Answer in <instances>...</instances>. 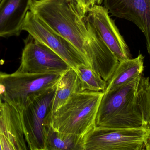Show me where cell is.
Returning a JSON list of instances; mask_svg holds the SVG:
<instances>
[{"mask_svg":"<svg viewBox=\"0 0 150 150\" xmlns=\"http://www.w3.org/2000/svg\"><path fill=\"white\" fill-rule=\"evenodd\" d=\"M143 75L119 89L104 92L95 127L130 129L150 126L144 115L138 97Z\"/></svg>","mask_w":150,"mask_h":150,"instance_id":"cell-1","label":"cell"},{"mask_svg":"<svg viewBox=\"0 0 150 150\" xmlns=\"http://www.w3.org/2000/svg\"><path fill=\"white\" fill-rule=\"evenodd\" d=\"M30 11L68 40L87 60L84 44L88 30L74 0H33Z\"/></svg>","mask_w":150,"mask_h":150,"instance_id":"cell-2","label":"cell"},{"mask_svg":"<svg viewBox=\"0 0 150 150\" xmlns=\"http://www.w3.org/2000/svg\"><path fill=\"white\" fill-rule=\"evenodd\" d=\"M103 92L78 90L51 114L50 125L59 132L85 136L95 127Z\"/></svg>","mask_w":150,"mask_h":150,"instance_id":"cell-3","label":"cell"},{"mask_svg":"<svg viewBox=\"0 0 150 150\" xmlns=\"http://www.w3.org/2000/svg\"><path fill=\"white\" fill-rule=\"evenodd\" d=\"M56 86L41 94L30 96L22 107L17 108L29 149L45 150L46 127L50 122Z\"/></svg>","mask_w":150,"mask_h":150,"instance_id":"cell-4","label":"cell"},{"mask_svg":"<svg viewBox=\"0 0 150 150\" xmlns=\"http://www.w3.org/2000/svg\"><path fill=\"white\" fill-rule=\"evenodd\" d=\"M62 74L23 73L18 70L7 74L0 71V93L3 101L19 108L30 96L41 94L56 86Z\"/></svg>","mask_w":150,"mask_h":150,"instance_id":"cell-5","label":"cell"},{"mask_svg":"<svg viewBox=\"0 0 150 150\" xmlns=\"http://www.w3.org/2000/svg\"><path fill=\"white\" fill-rule=\"evenodd\" d=\"M84 150H150V126L130 129L95 127L84 137Z\"/></svg>","mask_w":150,"mask_h":150,"instance_id":"cell-6","label":"cell"},{"mask_svg":"<svg viewBox=\"0 0 150 150\" xmlns=\"http://www.w3.org/2000/svg\"><path fill=\"white\" fill-rule=\"evenodd\" d=\"M22 31L51 48L72 68L76 70L83 64L89 67L86 59L68 40L54 31L30 11L26 13Z\"/></svg>","mask_w":150,"mask_h":150,"instance_id":"cell-7","label":"cell"},{"mask_svg":"<svg viewBox=\"0 0 150 150\" xmlns=\"http://www.w3.org/2000/svg\"><path fill=\"white\" fill-rule=\"evenodd\" d=\"M18 71L23 73L62 74L71 68L60 56L29 34L24 40Z\"/></svg>","mask_w":150,"mask_h":150,"instance_id":"cell-8","label":"cell"},{"mask_svg":"<svg viewBox=\"0 0 150 150\" xmlns=\"http://www.w3.org/2000/svg\"><path fill=\"white\" fill-rule=\"evenodd\" d=\"M105 7L95 4L84 17L104 43L120 62L132 58L129 48Z\"/></svg>","mask_w":150,"mask_h":150,"instance_id":"cell-9","label":"cell"},{"mask_svg":"<svg viewBox=\"0 0 150 150\" xmlns=\"http://www.w3.org/2000/svg\"><path fill=\"white\" fill-rule=\"evenodd\" d=\"M85 21L88 33L85 41L84 51L89 67L107 82L120 61L93 27Z\"/></svg>","mask_w":150,"mask_h":150,"instance_id":"cell-10","label":"cell"},{"mask_svg":"<svg viewBox=\"0 0 150 150\" xmlns=\"http://www.w3.org/2000/svg\"><path fill=\"white\" fill-rule=\"evenodd\" d=\"M104 7L113 16L134 23L146 38L150 55V0H102Z\"/></svg>","mask_w":150,"mask_h":150,"instance_id":"cell-11","label":"cell"},{"mask_svg":"<svg viewBox=\"0 0 150 150\" xmlns=\"http://www.w3.org/2000/svg\"><path fill=\"white\" fill-rule=\"evenodd\" d=\"M28 149L18 110L3 102L0 104V150Z\"/></svg>","mask_w":150,"mask_h":150,"instance_id":"cell-12","label":"cell"},{"mask_svg":"<svg viewBox=\"0 0 150 150\" xmlns=\"http://www.w3.org/2000/svg\"><path fill=\"white\" fill-rule=\"evenodd\" d=\"M33 0H2L0 2V38L18 36Z\"/></svg>","mask_w":150,"mask_h":150,"instance_id":"cell-13","label":"cell"},{"mask_svg":"<svg viewBox=\"0 0 150 150\" xmlns=\"http://www.w3.org/2000/svg\"><path fill=\"white\" fill-rule=\"evenodd\" d=\"M144 68V56L140 52L138 56L134 59L120 62L112 77L107 82V86L104 92L114 90L128 83L143 74Z\"/></svg>","mask_w":150,"mask_h":150,"instance_id":"cell-14","label":"cell"},{"mask_svg":"<svg viewBox=\"0 0 150 150\" xmlns=\"http://www.w3.org/2000/svg\"><path fill=\"white\" fill-rule=\"evenodd\" d=\"M84 137L56 131L50 122L45 132V150H84Z\"/></svg>","mask_w":150,"mask_h":150,"instance_id":"cell-15","label":"cell"},{"mask_svg":"<svg viewBox=\"0 0 150 150\" xmlns=\"http://www.w3.org/2000/svg\"><path fill=\"white\" fill-rule=\"evenodd\" d=\"M79 87L78 77L74 69H69L62 75L58 81L53 100L52 113L63 105L71 96L77 91Z\"/></svg>","mask_w":150,"mask_h":150,"instance_id":"cell-16","label":"cell"},{"mask_svg":"<svg viewBox=\"0 0 150 150\" xmlns=\"http://www.w3.org/2000/svg\"><path fill=\"white\" fill-rule=\"evenodd\" d=\"M75 70L78 77L79 90L103 92L105 90L107 82L87 65H80Z\"/></svg>","mask_w":150,"mask_h":150,"instance_id":"cell-17","label":"cell"},{"mask_svg":"<svg viewBox=\"0 0 150 150\" xmlns=\"http://www.w3.org/2000/svg\"><path fill=\"white\" fill-rule=\"evenodd\" d=\"M138 97L143 113L150 126V79L142 75Z\"/></svg>","mask_w":150,"mask_h":150,"instance_id":"cell-18","label":"cell"},{"mask_svg":"<svg viewBox=\"0 0 150 150\" xmlns=\"http://www.w3.org/2000/svg\"><path fill=\"white\" fill-rule=\"evenodd\" d=\"M77 8L80 14L85 16L91 8L95 5L94 0H74Z\"/></svg>","mask_w":150,"mask_h":150,"instance_id":"cell-19","label":"cell"},{"mask_svg":"<svg viewBox=\"0 0 150 150\" xmlns=\"http://www.w3.org/2000/svg\"><path fill=\"white\" fill-rule=\"evenodd\" d=\"M102 0H94L95 4L100 5L102 4Z\"/></svg>","mask_w":150,"mask_h":150,"instance_id":"cell-20","label":"cell"},{"mask_svg":"<svg viewBox=\"0 0 150 150\" xmlns=\"http://www.w3.org/2000/svg\"><path fill=\"white\" fill-rule=\"evenodd\" d=\"M3 102V101L2 99L1 96V94H0V104H1Z\"/></svg>","mask_w":150,"mask_h":150,"instance_id":"cell-21","label":"cell"},{"mask_svg":"<svg viewBox=\"0 0 150 150\" xmlns=\"http://www.w3.org/2000/svg\"><path fill=\"white\" fill-rule=\"evenodd\" d=\"M1 1H2V0H0V2H1Z\"/></svg>","mask_w":150,"mask_h":150,"instance_id":"cell-22","label":"cell"}]
</instances>
